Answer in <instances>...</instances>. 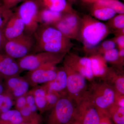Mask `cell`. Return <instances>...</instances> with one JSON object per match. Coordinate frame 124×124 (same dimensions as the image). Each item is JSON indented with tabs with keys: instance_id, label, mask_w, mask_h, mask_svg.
<instances>
[{
	"instance_id": "cell-1",
	"label": "cell",
	"mask_w": 124,
	"mask_h": 124,
	"mask_svg": "<svg viewBox=\"0 0 124 124\" xmlns=\"http://www.w3.org/2000/svg\"><path fill=\"white\" fill-rule=\"evenodd\" d=\"M34 36L35 46L33 53L48 52L66 54L71 48L69 38L54 26L39 25Z\"/></svg>"
},
{
	"instance_id": "cell-2",
	"label": "cell",
	"mask_w": 124,
	"mask_h": 124,
	"mask_svg": "<svg viewBox=\"0 0 124 124\" xmlns=\"http://www.w3.org/2000/svg\"><path fill=\"white\" fill-rule=\"evenodd\" d=\"M108 33L104 23L86 17L81 22L79 34L84 46L88 49L95 48Z\"/></svg>"
},
{
	"instance_id": "cell-3",
	"label": "cell",
	"mask_w": 124,
	"mask_h": 124,
	"mask_svg": "<svg viewBox=\"0 0 124 124\" xmlns=\"http://www.w3.org/2000/svg\"><path fill=\"white\" fill-rule=\"evenodd\" d=\"M66 54L41 52L30 54L17 60L23 71H29L43 67H55Z\"/></svg>"
},
{
	"instance_id": "cell-4",
	"label": "cell",
	"mask_w": 124,
	"mask_h": 124,
	"mask_svg": "<svg viewBox=\"0 0 124 124\" xmlns=\"http://www.w3.org/2000/svg\"><path fill=\"white\" fill-rule=\"evenodd\" d=\"M77 103L67 95L62 96L51 110L46 124H66L75 119Z\"/></svg>"
},
{
	"instance_id": "cell-5",
	"label": "cell",
	"mask_w": 124,
	"mask_h": 124,
	"mask_svg": "<svg viewBox=\"0 0 124 124\" xmlns=\"http://www.w3.org/2000/svg\"><path fill=\"white\" fill-rule=\"evenodd\" d=\"M87 93L102 114L106 115L108 109L115 102V89L106 83L94 84L90 91H87Z\"/></svg>"
},
{
	"instance_id": "cell-6",
	"label": "cell",
	"mask_w": 124,
	"mask_h": 124,
	"mask_svg": "<svg viewBox=\"0 0 124 124\" xmlns=\"http://www.w3.org/2000/svg\"><path fill=\"white\" fill-rule=\"evenodd\" d=\"M35 46L34 35L24 33L15 39L6 40L3 51L7 55L18 60L33 53Z\"/></svg>"
},
{
	"instance_id": "cell-7",
	"label": "cell",
	"mask_w": 124,
	"mask_h": 124,
	"mask_svg": "<svg viewBox=\"0 0 124 124\" xmlns=\"http://www.w3.org/2000/svg\"><path fill=\"white\" fill-rule=\"evenodd\" d=\"M39 10L36 0H26L16 10L24 23V33L34 35L39 26L38 22Z\"/></svg>"
},
{
	"instance_id": "cell-8",
	"label": "cell",
	"mask_w": 124,
	"mask_h": 124,
	"mask_svg": "<svg viewBox=\"0 0 124 124\" xmlns=\"http://www.w3.org/2000/svg\"><path fill=\"white\" fill-rule=\"evenodd\" d=\"M103 115L87 93L77 103L75 119L79 124H99Z\"/></svg>"
},
{
	"instance_id": "cell-9",
	"label": "cell",
	"mask_w": 124,
	"mask_h": 124,
	"mask_svg": "<svg viewBox=\"0 0 124 124\" xmlns=\"http://www.w3.org/2000/svg\"><path fill=\"white\" fill-rule=\"evenodd\" d=\"M67 75V95L77 103L87 92L86 78L64 64Z\"/></svg>"
},
{
	"instance_id": "cell-10",
	"label": "cell",
	"mask_w": 124,
	"mask_h": 124,
	"mask_svg": "<svg viewBox=\"0 0 124 124\" xmlns=\"http://www.w3.org/2000/svg\"><path fill=\"white\" fill-rule=\"evenodd\" d=\"M81 22L79 17L73 12L63 14L54 27L68 38H76L79 34Z\"/></svg>"
},
{
	"instance_id": "cell-11",
	"label": "cell",
	"mask_w": 124,
	"mask_h": 124,
	"mask_svg": "<svg viewBox=\"0 0 124 124\" xmlns=\"http://www.w3.org/2000/svg\"><path fill=\"white\" fill-rule=\"evenodd\" d=\"M58 68L55 67H43L29 71L25 77L32 87L44 84L53 80L57 75Z\"/></svg>"
},
{
	"instance_id": "cell-12",
	"label": "cell",
	"mask_w": 124,
	"mask_h": 124,
	"mask_svg": "<svg viewBox=\"0 0 124 124\" xmlns=\"http://www.w3.org/2000/svg\"><path fill=\"white\" fill-rule=\"evenodd\" d=\"M5 90L8 91L14 100L26 94L30 85L25 77L16 76L4 80Z\"/></svg>"
},
{
	"instance_id": "cell-13",
	"label": "cell",
	"mask_w": 124,
	"mask_h": 124,
	"mask_svg": "<svg viewBox=\"0 0 124 124\" xmlns=\"http://www.w3.org/2000/svg\"><path fill=\"white\" fill-rule=\"evenodd\" d=\"M64 64L89 79L93 77L90 58L69 55L65 57Z\"/></svg>"
},
{
	"instance_id": "cell-14",
	"label": "cell",
	"mask_w": 124,
	"mask_h": 124,
	"mask_svg": "<svg viewBox=\"0 0 124 124\" xmlns=\"http://www.w3.org/2000/svg\"><path fill=\"white\" fill-rule=\"evenodd\" d=\"M23 71L17 60L0 52V76L3 80L20 75Z\"/></svg>"
},
{
	"instance_id": "cell-15",
	"label": "cell",
	"mask_w": 124,
	"mask_h": 124,
	"mask_svg": "<svg viewBox=\"0 0 124 124\" xmlns=\"http://www.w3.org/2000/svg\"><path fill=\"white\" fill-rule=\"evenodd\" d=\"M24 23L16 12H13L2 31L6 40L15 39L24 33Z\"/></svg>"
},
{
	"instance_id": "cell-16",
	"label": "cell",
	"mask_w": 124,
	"mask_h": 124,
	"mask_svg": "<svg viewBox=\"0 0 124 124\" xmlns=\"http://www.w3.org/2000/svg\"><path fill=\"white\" fill-rule=\"evenodd\" d=\"M47 91H54L62 96L67 95V75L64 68L57 69L54 79L42 85Z\"/></svg>"
},
{
	"instance_id": "cell-17",
	"label": "cell",
	"mask_w": 124,
	"mask_h": 124,
	"mask_svg": "<svg viewBox=\"0 0 124 124\" xmlns=\"http://www.w3.org/2000/svg\"><path fill=\"white\" fill-rule=\"evenodd\" d=\"M39 9H45L62 13L73 12L67 0H36Z\"/></svg>"
},
{
	"instance_id": "cell-18",
	"label": "cell",
	"mask_w": 124,
	"mask_h": 124,
	"mask_svg": "<svg viewBox=\"0 0 124 124\" xmlns=\"http://www.w3.org/2000/svg\"><path fill=\"white\" fill-rule=\"evenodd\" d=\"M63 13L45 9H39L38 22L39 25L53 26L60 20Z\"/></svg>"
},
{
	"instance_id": "cell-19",
	"label": "cell",
	"mask_w": 124,
	"mask_h": 124,
	"mask_svg": "<svg viewBox=\"0 0 124 124\" xmlns=\"http://www.w3.org/2000/svg\"><path fill=\"white\" fill-rule=\"evenodd\" d=\"M30 90L34 96L40 114H42L46 111L47 102L46 89L42 85H38L33 87V88Z\"/></svg>"
},
{
	"instance_id": "cell-20",
	"label": "cell",
	"mask_w": 124,
	"mask_h": 124,
	"mask_svg": "<svg viewBox=\"0 0 124 124\" xmlns=\"http://www.w3.org/2000/svg\"><path fill=\"white\" fill-rule=\"evenodd\" d=\"M24 121L20 112L16 109L0 113V124H21Z\"/></svg>"
},
{
	"instance_id": "cell-21",
	"label": "cell",
	"mask_w": 124,
	"mask_h": 124,
	"mask_svg": "<svg viewBox=\"0 0 124 124\" xmlns=\"http://www.w3.org/2000/svg\"><path fill=\"white\" fill-rule=\"evenodd\" d=\"M93 14L96 18L101 20H107L113 18L117 13L113 9L93 3Z\"/></svg>"
},
{
	"instance_id": "cell-22",
	"label": "cell",
	"mask_w": 124,
	"mask_h": 124,
	"mask_svg": "<svg viewBox=\"0 0 124 124\" xmlns=\"http://www.w3.org/2000/svg\"><path fill=\"white\" fill-rule=\"evenodd\" d=\"M106 114L116 124H124V107L118 106L116 102L108 109Z\"/></svg>"
},
{
	"instance_id": "cell-23",
	"label": "cell",
	"mask_w": 124,
	"mask_h": 124,
	"mask_svg": "<svg viewBox=\"0 0 124 124\" xmlns=\"http://www.w3.org/2000/svg\"><path fill=\"white\" fill-rule=\"evenodd\" d=\"M90 59L93 76H101L105 74L106 72V66L104 59L99 56H93Z\"/></svg>"
},
{
	"instance_id": "cell-24",
	"label": "cell",
	"mask_w": 124,
	"mask_h": 124,
	"mask_svg": "<svg viewBox=\"0 0 124 124\" xmlns=\"http://www.w3.org/2000/svg\"><path fill=\"white\" fill-rule=\"evenodd\" d=\"M91 3L109 7L117 13L124 14V4L118 0H94Z\"/></svg>"
},
{
	"instance_id": "cell-25",
	"label": "cell",
	"mask_w": 124,
	"mask_h": 124,
	"mask_svg": "<svg viewBox=\"0 0 124 124\" xmlns=\"http://www.w3.org/2000/svg\"><path fill=\"white\" fill-rule=\"evenodd\" d=\"M14 101L11 94L5 90L0 94V113L11 109L14 105Z\"/></svg>"
},
{
	"instance_id": "cell-26",
	"label": "cell",
	"mask_w": 124,
	"mask_h": 124,
	"mask_svg": "<svg viewBox=\"0 0 124 124\" xmlns=\"http://www.w3.org/2000/svg\"><path fill=\"white\" fill-rule=\"evenodd\" d=\"M62 96L56 92L46 91V111L51 110L55 106Z\"/></svg>"
},
{
	"instance_id": "cell-27",
	"label": "cell",
	"mask_w": 124,
	"mask_h": 124,
	"mask_svg": "<svg viewBox=\"0 0 124 124\" xmlns=\"http://www.w3.org/2000/svg\"><path fill=\"white\" fill-rule=\"evenodd\" d=\"M13 13L11 9H8L0 5V30H2Z\"/></svg>"
},
{
	"instance_id": "cell-28",
	"label": "cell",
	"mask_w": 124,
	"mask_h": 124,
	"mask_svg": "<svg viewBox=\"0 0 124 124\" xmlns=\"http://www.w3.org/2000/svg\"><path fill=\"white\" fill-rule=\"evenodd\" d=\"M26 98L27 106L28 107L33 113L36 114L38 113V108L37 106L35 98L31 90H29L26 94Z\"/></svg>"
},
{
	"instance_id": "cell-29",
	"label": "cell",
	"mask_w": 124,
	"mask_h": 124,
	"mask_svg": "<svg viewBox=\"0 0 124 124\" xmlns=\"http://www.w3.org/2000/svg\"><path fill=\"white\" fill-rule=\"evenodd\" d=\"M119 57V51L116 49L114 48L104 52V59L107 62H116Z\"/></svg>"
},
{
	"instance_id": "cell-30",
	"label": "cell",
	"mask_w": 124,
	"mask_h": 124,
	"mask_svg": "<svg viewBox=\"0 0 124 124\" xmlns=\"http://www.w3.org/2000/svg\"><path fill=\"white\" fill-rule=\"evenodd\" d=\"M116 92L117 91L119 95H124V78L123 76H118L114 81Z\"/></svg>"
},
{
	"instance_id": "cell-31",
	"label": "cell",
	"mask_w": 124,
	"mask_h": 124,
	"mask_svg": "<svg viewBox=\"0 0 124 124\" xmlns=\"http://www.w3.org/2000/svg\"><path fill=\"white\" fill-rule=\"evenodd\" d=\"M19 111L20 112V114L24 119V120L30 119L35 116L38 113L36 114L33 113L31 109L27 106L24 107Z\"/></svg>"
},
{
	"instance_id": "cell-32",
	"label": "cell",
	"mask_w": 124,
	"mask_h": 124,
	"mask_svg": "<svg viewBox=\"0 0 124 124\" xmlns=\"http://www.w3.org/2000/svg\"><path fill=\"white\" fill-rule=\"evenodd\" d=\"M14 106H15V109L18 111L27 106L26 94L16 99L15 100Z\"/></svg>"
},
{
	"instance_id": "cell-33",
	"label": "cell",
	"mask_w": 124,
	"mask_h": 124,
	"mask_svg": "<svg viewBox=\"0 0 124 124\" xmlns=\"http://www.w3.org/2000/svg\"><path fill=\"white\" fill-rule=\"evenodd\" d=\"M26 0H1L2 6L5 8L11 9L16 5Z\"/></svg>"
},
{
	"instance_id": "cell-34",
	"label": "cell",
	"mask_w": 124,
	"mask_h": 124,
	"mask_svg": "<svg viewBox=\"0 0 124 124\" xmlns=\"http://www.w3.org/2000/svg\"><path fill=\"white\" fill-rule=\"evenodd\" d=\"M113 23L115 27L118 29H123L124 28V14H119L114 18Z\"/></svg>"
},
{
	"instance_id": "cell-35",
	"label": "cell",
	"mask_w": 124,
	"mask_h": 124,
	"mask_svg": "<svg viewBox=\"0 0 124 124\" xmlns=\"http://www.w3.org/2000/svg\"><path fill=\"white\" fill-rule=\"evenodd\" d=\"M43 119L41 114L38 113L30 119L24 120L21 124H42Z\"/></svg>"
},
{
	"instance_id": "cell-36",
	"label": "cell",
	"mask_w": 124,
	"mask_h": 124,
	"mask_svg": "<svg viewBox=\"0 0 124 124\" xmlns=\"http://www.w3.org/2000/svg\"><path fill=\"white\" fill-rule=\"evenodd\" d=\"M115 42L110 40L105 41L102 45V48L104 52L115 48Z\"/></svg>"
},
{
	"instance_id": "cell-37",
	"label": "cell",
	"mask_w": 124,
	"mask_h": 124,
	"mask_svg": "<svg viewBox=\"0 0 124 124\" xmlns=\"http://www.w3.org/2000/svg\"><path fill=\"white\" fill-rule=\"evenodd\" d=\"M6 40L2 30H0V52H4L3 49Z\"/></svg>"
},
{
	"instance_id": "cell-38",
	"label": "cell",
	"mask_w": 124,
	"mask_h": 124,
	"mask_svg": "<svg viewBox=\"0 0 124 124\" xmlns=\"http://www.w3.org/2000/svg\"><path fill=\"white\" fill-rule=\"evenodd\" d=\"M99 124H112L110 118L106 114H103L102 116Z\"/></svg>"
},
{
	"instance_id": "cell-39",
	"label": "cell",
	"mask_w": 124,
	"mask_h": 124,
	"mask_svg": "<svg viewBox=\"0 0 124 124\" xmlns=\"http://www.w3.org/2000/svg\"><path fill=\"white\" fill-rule=\"evenodd\" d=\"M116 42L120 49L124 48V35L120 36L116 39Z\"/></svg>"
},
{
	"instance_id": "cell-40",
	"label": "cell",
	"mask_w": 124,
	"mask_h": 124,
	"mask_svg": "<svg viewBox=\"0 0 124 124\" xmlns=\"http://www.w3.org/2000/svg\"><path fill=\"white\" fill-rule=\"evenodd\" d=\"M4 80L0 76V94L5 91Z\"/></svg>"
},
{
	"instance_id": "cell-41",
	"label": "cell",
	"mask_w": 124,
	"mask_h": 124,
	"mask_svg": "<svg viewBox=\"0 0 124 124\" xmlns=\"http://www.w3.org/2000/svg\"><path fill=\"white\" fill-rule=\"evenodd\" d=\"M119 57L120 56L121 57H124V48L120 49V50L119 51Z\"/></svg>"
},
{
	"instance_id": "cell-42",
	"label": "cell",
	"mask_w": 124,
	"mask_h": 124,
	"mask_svg": "<svg viewBox=\"0 0 124 124\" xmlns=\"http://www.w3.org/2000/svg\"><path fill=\"white\" fill-rule=\"evenodd\" d=\"M79 124L78 123V121L75 119L72 121L71 122H69L68 124Z\"/></svg>"
},
{
	"instance_id": "cell-43",
	"label": "cell",
	"mask_w": 124,
	"mask_h": 124,
	"mask_svg": "<svg viewBox=\"0 0 124 124\" xmlns=\"http://www.w3.org/2000/svg\"><path fill=\"white\" fill-rule=\"evenodd\" d=\"M85 1H86V2H92V1H93L94 0H83Z\"/></svg>"
},
{
	"instance_id": "cell-44",
	"label": "cell",
	"mask_w": 124,
	"mask_h": 124,
	"mask_svg": "<svg viewBox=\"0 0 124 124\" xmlns=\"http://www.w3.org/2000/svg\"><path fill=\"white\" fill-rule=\"evenodd\" d=\"M0 5H2V3H1V0H0Z\"/></svg>"
},
{
	"instance_id": "cell-45",
	"label": "cell",
	"mask_w": 124,
	"mask_h": 124,
	"mask_svg": "<svg viewBox=\"0 0 124 124\" xmlns=\"http://www.w3.org/2000/svg\"><path fill=\"white\" fill-rule=\"evenodd\" d=\"M68 0L70 1H73L75 0Z\"/></svg>"
}]
</instances>
